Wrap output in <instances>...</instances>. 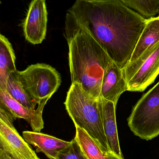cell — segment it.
<instances>
[{
    "mask_svg": "<svg viewBox=\"0 0 159 159\" xmlns=\"http://www.w3.org/2000/svg\"><path fill=\"white\" fill-rule=\"evenodd\" d=\"M103 124L111 152L123 158L119 140L116 119V107L113 102L100 98Z\"/></svg>",
    "mask_w": 159,
    "mask_h": 159,
    "instance_id": "cell-12",
    "label": "cell"
},
{
    "mask_svg": "<svg viewBox=\"0 0 159 159\" xmlns=\"http://www.w3.org/2000/svg\"><path fill=\"white\" fill-rule=\"evenodd\" d=\"M71 118L85 131L105 153L111 152L105 133L100 98L83 89L80 83H72L64 103Z\"/></svg>",
    "mask_w": 159,
    "mask_h": 159,
    "instance_id": "cell-3",
    "label": "cell"
},
{
    "mask_svg": "<svg viewBox=\"0 0 159 159\" xmlns=\"http://www.w3.org/2000/svg\"><path fill=\"white\" fill-rule=\"evenodd\" d=\"M15 52L8 39L0 35V88L5 89L7 80L12 73L17 70Z\"/></svg>",
    "mask_w": 159,
    "mask_h": 159,
    "instance_id": "cell-14",
    "label": "cell"
},
{
    "mask_svg": "<svg viewBox=\"0 0 159 159\" xmlns=\"http://www.w3.org/2000/svg\"><path fill=\"white\" fill-rule=\"evenodd\" d=\"M22 137L28 144L34 147L36 153L42 152L50 159H57L59 153L71 143V142L34 131L22 132Z\"/></svg>",
    "mask_w": 159,
    "mask_h": 159,
    "instance_id": "cell-11",
    "label": "cell"
},
{
    "mask_svg": "<svg viewBox=\"0 0 159 159\" xmlns=\"http://www.w3.org/2000/svg\"><path fill=\"white\" fill-rule=\"evenodd\" d=\"M128 91L122 70L112 61L106 69L101 87V97L113 102L117 106L120 95Z\"/></svg>",
    "mask_w": 159,
    "mask_h": 159,
    "instance_id": "cell-10",
    "label": "cell"
},
{
    "mask_svg": "<svg viewBox=\"0 0 159 159\" xmlns=\"http://www.w3.org/2000/svg\"><path fill=\"white\" fill-rule=\"evenodd\" d=\"M65 19L87 30L122 70L129 62L147 18L121 0H76Z\"/></svg>",
    "mask_w": 159,
    "mask_h": 159,
    "instance_id": "cell-1",
    "label": "cell"
},
{
    "mask_svg": "<svg viewBox=\"0 0 159 159\" xmlns=\"http://www.w3.org/2000/svg\"><path fill=\"white\" fill-rule=\"evenodd\" d=\"M126 6L146 18L159 14V0H121Z\"/></svg>",
    "mask_w": 159,
    "mask_h": 159,
    "instance_id": "cell-17",
    "label": "cell"
},
{
    "mask_svg": "<svg viewBox=\"0 0 159 159\" xmlns=\"http://www.w3.org/2000/svg\"><path fill=\"white\" fill-rule=\"evenodd\" d=\"M16 119L0 105V149L13 159H40L15 129Z\"/></svg>",
    "mask_w": 159,
    "mask_h": 159,
    "instance_id": "cell-7",
    "label": "cell"
},
{
    "mask_svg": "<svg viewBox=\"0 0 159 159\" xmlns=\"http://www.w3.org/2000/svg\"><path fill=\"white\" fill-rule=\"evenodd\" d=\"M0 159H13L5 152L0 149Z\"/></svg>",
    "mask_w": 159,
    "mask_h": 159,
    "instance_id": "cell-19",
    "label": "cell"
},
{
    "mask_svg": "<svg viewBox=\"0 0 159 159\" xmlns=\"http://www.w3.org/2000/svg\"><path fill=\"white\" fill-rule=\"evenodd\" d=\"M47 22L45 0H32L22 25L25 39L32 44L41 43L45 39Z\"/></svg>",
    "mask_w": 159,
    "mask_h": 159,
    "instance_id": "cell-8",
    "label": "cell"
},
{
    "mask_svg": "<svg viewBox=\"0 0 159 159\" xmlns=\"http://www.w3.org/2000/svg\"><path fill=\"white\" fill-rule=\"evenodd\" d=\"M128 91H144L159 74V42L147 48L137 59L122 69Z\"/></svg>",
    "mask_w": 159,
    "mask_h": 159,
    "instance_id": "cell-6",
    "label": "cell"
},
{
    "mask_svg": "<svg viewBox=\"0 0 159 159\" xmlns=\"http://www.w3.org/2000/svg\"><path fill=\"white\" fill-rule=\"evenodd\" d=\"M5 89L15 100L22 105L29 109H35L37 104L31 98L23 88L19 78L17 70L12 73L8 76Z\"/></svg>",
    "mask_w": 159,
    "mask_h": 159,
    "instance_id": "cell-15",
    "label": "cell"
},
{
    "mask_svg": "<svg viewBox=\"0 0 159 159\" xmlns=\"http://www.w3.org/2000/svg\"><path fill=\"white\" fill-rule=\"evenodd\" d=\"M159 42V16L147 18L129 62L137 59L147 48Z\"/></svg>",
    "mask_w": 159,
    "mask_h": 159,
    "instance_id": "cell-13",
    "label": "cell"
},
{
    "mask_svg": "<svg viewBox=\"0 0 159 159\" xmlns=\"http://www.w3.org/2000/svg\"><path fill=\"white\" fill-rule=\"evenodd\" d=\"M18 74L23 88L37 104L47 102L61 84L59 73L45 63L32 64L18 71Z\"/></svg>",
    "mask_w": 159,
    "mask_h": 159,
    "instance_id": "cell-5",
    "label": "cell"
},
{
    "mask_svg": "<svg viewBox=\"0 0 159 159\" xmlns=\"http://www.w3.org/2000/svg\"><path fill=\"white\" fill-rule=\"evenodd\" d=\"M46 102L38 104L37 109H30L17 102L5 89L0 88V104L3 106L16 118L25 120L33 131L40 132L44 128L43 112Z\"/></svg>",
    "mask_w": 159,
    "mask_h": 159,
    "instance_id": "cell-9",
    "label": "cell"
},
{
    "mask_svg": "<svg viewBox=\"0 0 159 159\" xmlns=\"http://www.w3.org/2000/svg\"><path fill=\"white\" fill-rule=\"evenodd\" d=\"M65 33L72 83H80L86 91L99 99L103 78L112 60L85 28L65 19Z\"/></svg>",
    "mask_w": 159,
    "mask_h": 159,
    "instance_id": "cell-2",
    "label": "cell"
},
{
    "mask_svg": "<svg viewBox=\"0 0 159 159\" xmlns=\"http://www.w3.org/2000/svg\"><path fill=\"white\" fill-rule=\"evenodd\" d=\"M108 159H124V158L120 157L112 152L106 153Z\"/></svg>",
    "mask_w": 159,
    "mask_h": 159,
    "instance_id": "cell-20",
    "label": "cell"
},
{
    "mask_svg": "<svg viewBox=\"0 0 159 159\" xmlns=\"http://www.w3.org/2000/svg\"><path fill=\"white\" fill-rule=\"evenodd\" d=\"M57 159H88L75 138L66 148L59 153Z\"/></svg>",
    "mask_w": 159,
    "mask_h": 159,
    "instance_id": "cell-18",
    "label": "cell"
},
{
    "mask_svg": "<svg viewBox=\"0 0 159 159\" xmlns=\"http://www.w3.org/2000/svg\"><path fill=\"white\" fill-rule=\"evenodd\" d=\"M128 122L133 134L143 140L159 135V81L137 102Z\"/></svg>",
    "mask_w": 159,
    "mask_h": 159,
    "instance_id": "cell-4",
    "label": "cell"
},
{
    "mask_svg": "<svg viewBox=\"0 0 159 159\" xmlns=\"http://www.w3.org/2000/svg\"><path fill=\"white\" fill-rule=\"evenodd\" d=\"M75 139L78 142L88 159H108L106 153L103 152L94 140L83 129L75 126Z\"/></svg>",
    "mask_w": 159,
    "mask_h": 159,
    "instance_id": "cell-16",
    "label": "cell"
}]
</instances>
